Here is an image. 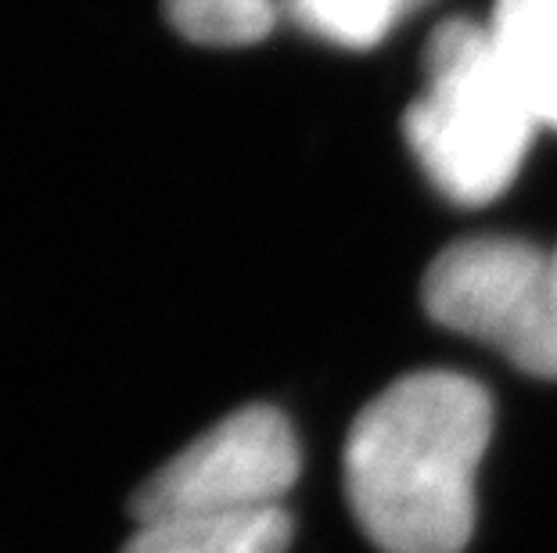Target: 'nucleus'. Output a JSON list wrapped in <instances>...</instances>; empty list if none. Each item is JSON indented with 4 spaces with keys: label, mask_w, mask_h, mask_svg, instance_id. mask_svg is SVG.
Returning a JSON list of instances; mask_svg holds the SVG:
<instances>
[{
    "label": "nucleus",
    "mask_w": 557,
    "mask_h": 553,
    "mask_svg": "<svg viewBox=\"0 0 557 553\" xmlns=\"http://www.w3.org/2000/svg\"><path fill=\"white\" fill-rule=\"evenodd\" d=\"M493 431L479 381L421 370L363 406L346 439V492L382 553H460L475 528V475Z\"/></svg>",
    "instance_id": "f257e3e1"
},
{
    "label": "nucleus",
    "mask_w": 557,
    "mask_h": 553,
    "mask_svg": "<svg viewBox=\"0 0 557 553\" xmlns=\"http://www.w3.org/2000/svg\"><path fill=\"white\" fill-rule=\"evenodd\" d=\"M429 87L410 101L403 134L435 191L454 205H485L515 184L540 129L515 87L490 29L471 18L443 22L424 47Z\"/></svg>",
    "instance_id": "f03ea898"
},
{
    "label": "nucleus",
    "mask_w": 557,
    "mask_h": 553,
    "mask_svg": "<svg viewBox=\"0 0 557 553\" xmlns=\"http://www.w3.org/2000/svg\"><path fill=\"white\" fill-rule=\"evenodd\" d=\"M424 310L536 378H557V263L518 238L457 241L424 274Z\"/></svg>",
    "instance_id": "7ed1b4c3"
},
{
    "label": "nucleus",
    "mask_w": 557,
    "mask_h": 553,
    "mask_svg": "<svg viewBox=\"0 0 557 553\" xmlns=\"http://www.w3.org/2000/svg\"><path fill=\"white\" fill-rule=\"evenodd\" d=\"M299 478V442L274 406L223 417L173 461L140 481L129 500L137 525L184 514H248L281 507Z\"/></svg>",
    "instance_id": "20e7f679"
},
{
    "label": "nucleus",
    "mask_w": 557,
    "mask_h": 553,
    "mask_svg": "<svg viewBox=\"0 0 557 553\" xmlns=\"http://www.w3.org/2000/svg\"><path fill=\"white\" fill-rule=\"evenodd\" d=\"M485 29L536 123L557 129V0H496Z\"/></svg>",
    "instance_id": "39448f33"
},
{
    "label": "nucleus",
    "mask_w": 557,
    "mask_h": 553,
    "mask_svg": "<svg viewBox=\"0 0 557 553\" xmlns=\"http://www.w3.org/2000/svg\"><path fill=\"white\" fill-rule=\"evenodd\" d=\"M292 517L284 507L248 514H184L137 525L123 553H284Z\"/></svg>",
    "instance_id": "423d86ee"
},
{
    "label": "nucleus",
    "mask_w": 557,
    "mask_h": 553,
    "mask_svg": "<svg viewBox=\"0 0 557 553\" xmlns=\"http://www.w3.org/2000/svg\"><path fill=\"white\" fill-rule=\"evenodd\" d=\"M288 18L317 40L349 51L377 47L407 15V0H281Z\"/></svg>",
    "instance_id": "0eeeda50"
},
{
    "label": "nucleus",
    "mask_w": 557,
    "mask_h": 553,
    "mask_svg": "<svg viewBox=\"0 0 557 553\" xmlns=\"http://www.w3.org/2000/svg\"><path fill=\"white\" fill-rule=\"evenodd\" d=\"M170 26L201 47H248L277 26V0H165Z\"/></svg>",
    "instance_id": "6e6552de"
},
{
    "label": "nucleus",
    "mask_w": 557,
    "mask_h": 553,
    "mask_svg": "<svg viewBox=\"0 0 557 553\" xmlns=\"http://www.w3.org/2000/svg\"><path fill=\"white\" fill-rule=\"evenodd\" d=\"M407 4H410V11H413V8H421V4H424V0H407Z\"/></svg>",
    "instance_id": "1a4fd4ad"
},
{
    "label": "nucleus",
    "mask_w": 557,
    "mask_h": 553,
    "mask_svg": "<svg viewBox=\"0 0 557 553\" xmlns=\"http://www.w3.org/2000/svg\"><path fill=\"white\" fill-rule=\"evenodd\" d=\"M554 263H557V252H554Z\"/></svg>",
    "instance_id": "9d476101"
}]
</instances>
